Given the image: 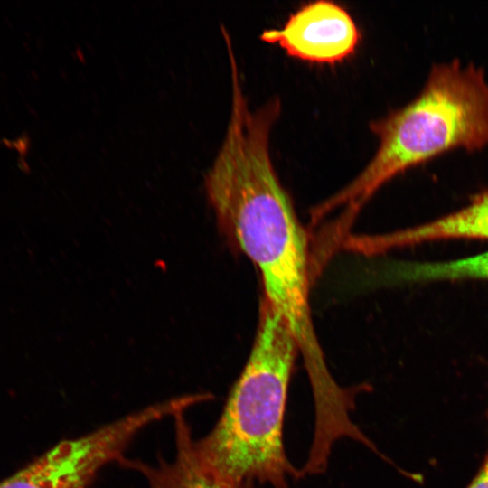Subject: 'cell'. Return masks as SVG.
Returning a JSON list of instances; mask_svg holds the SVG:
<instances>
[{
    "instance_id": "cell-6",
    "label": "cell",
    "mask_w": 488,
    "mask_h": 488,
    "mask_svg": "<svg viewBox=\"0 0 488 488\" xmlns=\"http://www.w3.org/2000/svg\"><path fill=\"white\" fill-rule=\"evenodd\" d=\"M184 413L173 418L175 454L170 462L152 465L124 458L120 464L141 473L148 488H233L201 455Z\"/></svg>"
},
{
    "instance_id": "cell-4",
    "label": "cell",
    "mask_w": 488,
    "mask_h": 488,
    "mask_svg": "<svg viewBox=\"0 0 488 488\" xmlns=\"http://www.w3.org/2000/svg\"><path fill=\"white\" fill-rule=\"evenodd\" d=\"M148 407L80 436L62 440L0 483V488H89L99 471L120 463L133 439L156 421Z\"/></svg>"
},
{
    "instance_id": "cell-2",
    "label": "cell",
    "mask_w": 488,
    "mask_h": 488,
    "mask_svg": "<svg viewBox=\"0 0 488 488\" xmlns=\"http://www.w3.org/2000/svg\"><path fill=\"white\" fill-rule=\"evenodd\" d=\"M377 150L344 188L317 205L321 221L338 211L332 224L349 234L365 203L385 183L406 170L456 147L488 145V81L483 68L460 60L434 63L418 95L402 108L371 122Z\"/></svg>"
},
{
    "instance_id": "cell-1",
    "label": "cell",
    "mask_w": 488,
    "mask_h": 488,
    "mask_svg": "<svg viewBox=\"0 0 488 488\" xmlns=\"http://www.w3.org/2000/svg\"><path fill=\"white\" fill-rule=\"evenodd\" d=\"M271 99L251 108L243 93L231 97L221 145L204 188L220 230L258 268L267 300L289 325L311 387L333 381L311 316L314 265L308 236L274 168L269 141L280 113Z\"/></svg>"
},
{
    "instance_id": "cell-9",
    "label": "cell",
    "mask_w": 488,
    "mask_h": 488,
    "mask_svg": "<svg viewBox=\"0 0 488 488\" xmlns=\"http://www.w3.org/2000/svg\"><path fill=\"white\" fill-rule=\"evenodd\" d=\"M467 488H488V456Z\"/></svg>"
},
{
    "instance_id": "cell-8",
    "label": "cell",
    "mask_w": 488,
    "mask_h": 488,
    "mask_svg": "<svg viewBox=\"0 0 488 488\" xmlns=\"http://www.w3.org/2000/svg\"><path fill=\"white\" fill-rule=\"evenodd\" d=\"M391 277L408 283L488 280V250L456 259L400 263Z\"/></svg>"
},
{
    "instance_id": "cell-7",
    "label": "cell",
    "mask_w": 488,
    "mask_h": 488,
    "mask_svg": "<svg viewBox=\"0 0 488 488\" xmlns=\"http://www.w3.org/2000/svg\"><path fill=\"white\" fill-rule=\"evenodd\" d=\"M449 239L488 240V189L475 193L469 202L427 222L371 238L374 253Z\"/></svg>"
},
{
    "instance_id": "cell-3",
    "label": "cell",
    "mask_w": 488,
    "mask_h": 488,
    "mask_svg": "<svg viewBox=\"0 0 488 488\" xmlns=\"http://www.w3.org/2000/svg\"><path fill=\"white\" fill-rule=\"evenodd\" d=\"M298 352L289 325L263 298L244 369L215 426L196 440L202 458L233 488H288L290 480L302 477L283 445L287 389Z\"/></svg>"
},
{
    "instance_id": "cell-5",
    "label": "cell",
    "mask_w": 488,
    "mask_h": 488,
    "mask_svg": "<svg viewBox=\"0 0 488 488\" xmlns=\"http://www.w3.org/2000/svg\"><path fill=\"white\" fill-rule=\"evenodd\" d=\"M262 41L279 45L299 60L335 63L357 48L361 34L350 14L330 1L306 4L279 29L265 30Z\"/></svg>"
}]
</instances>
